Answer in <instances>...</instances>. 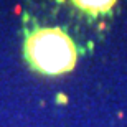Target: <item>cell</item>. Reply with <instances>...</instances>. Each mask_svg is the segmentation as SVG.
Returning a JSON list of instances; mask_svg holds the SVG:
<instances>
[{"instance_id": "obj_1", "label": "cell", "mask_w": 127, "mask_h": 127, "mask_svg": "<svg viewBox=\"0 0 127 127\" xmlns=\"http://www.w3.org/2000/svg\"><path fill=\"white\" fill-rule=\"evenodd\" d=\"M25 61L45 76H61L78 64V45L60 27H38L25 35Z\"/></svg>"}, {"instance_id": "obj_2", "label": "cell", "mask_w": 127, "mask_h": 127, "mask_svg": "<svg viewBox=\"0 0 127 127\" xmlns=\"http://www.w3.org/2000/svg\"><path fill=\"white\" fill-rule=\"evenodd\" d=\"M73 5L81 13L88 15L89 18H97V17L109 13L111 8L116 5V2H81L79 0V2H73Z\"/></svg>"}]
</instances>
